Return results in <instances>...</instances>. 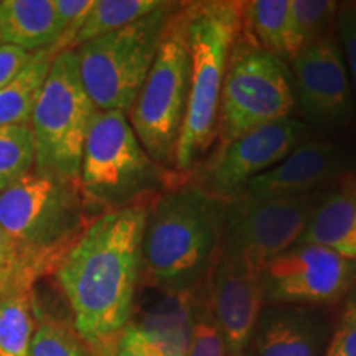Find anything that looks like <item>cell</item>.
<instances>
[{
  "mask_svg": "<svg viewBox=\"0 0 356 356\" xmlns=\"http://www.w3.org/2000/svg\"><path fill=\"white\" fill-rule=\"evenodd\" d=\"M147 207L101 213L56 267V279L84 343L106 340L126 327L142 275Z\"/></svg>",
  "mask_w": 356,
  "mask_h": 356,
  "instance_id": "6da1fadb",
  "label": "cell"
},
{
  "mask_svg": "<svg viewBox=\"0 0 356 356\" xmlns=\"http://www.w3.org/2000/svg\"><path fill=\"white\" fill-rule=\"evenodd\" d=\"M226 204L191 180L152 200L142 234V275L150 286H202L220 249Z\"/></svg>",
  "mask_w": 356,
  "mask_h": 356,
  "instance_id": "7a4b0ae2",
  "label": "cell"
},
{
  "mask_svg": "<svg viewBox=\"0 0 356 356\" xmlns=\"http://www.w3.org/2000/svg\"><path fill=\"white\" fill-rule=\"evenodd\" d=\"M243 3H185L190 53V96L175 152V170L188 173L216 142V119L231 47L243 30Z\"/></svg>",
  "mask_w": 356,
  "mask_h": 356,
  "instance_id": "3957f363",
  "label": "cell"
},
{
  "mask_svg": "<svg viewBox=\"0 0 356 356\" xmlns=\"http://www.w3.org/2000/svg\"><path fill=\"white\" fill-rule=\"evenodd\" d=\"M184 175L149 157L126 113L96 111L79 170V190L86 207L108 213L145 204L152 195L184 184Z\"/></svg>",
  "mask_w": 356,
  "mask_h": 356,
  "instance_id": "277c9868",
  "label": "cell"
},
{
  "mask_svg": "<svg viewBox=\"0 0 356 356\" xmlns=\"http://www.w3.org/2000/svg\"><path fill=\"white\" fill-rule=\"evenodd\" d=\"M78 184L30 172L0 193V226L44 275L86 228Z\"/></svg>",
  "mask_w": 356,
  "mask_h": 356,
  "instance_id": "5b68a950",
  "label": "cell"
},
{
  "mask_svg": "<svg viewBox=\"0 0 356 356\" xmlns=\"http://www.w3.org/2000/svg\"><path fill=\"white\" fill-rule=\"evenodd\" d=\"M178 7L180 2H163L149 15L74 50L83 86L97 111L129 113Z\"/></svg>",
  "mask_w": 356,
  "mask_h": 356,
  "instance_id": "8992f818",
  "label": "cell"
},
{
  "mask_svg": "<svg viewBox=\"0 0 356 356\" xmlns=\"http://www.w3.org/2000/svg\"><path fill=\"white\" fill-rule=\"evenodd\" d=\"M296 108L291 68L241 30L231 47L216 119L218 147L266 124L291 118Z\"/></svg>",
  "mask_w": 356,
  "mask_h": 356,
  "instance_id": "52a82bcc",
  "label": "cell"
},
{
  "mask_svg": "<svg viewBox=\"0 0 356 356\" xmlns=\"http://www.w3.org/2000/svg\"><path fill=\"white\" fill-rule=\"evenodd\" d=\"M190 96V53L185 3L168 24L152 68L129 109L137 139L160 167L175 170V152ZM177 172V170H175Z\"/></svg>",
  "mask_w": 356,
  "mask_h": 356,
  "instance_id": "ba28073f",
  "label": "cell"
},
{
  "mask_svg": "<svg viewBox=\"0 0 356 356\" xmlns=\"http://www.w3.org/2000/svg\"><path fill=\"white\" fill-rule=\"evenodd\" d=\"M96 111L79 76L76 53H56L30 122L33 172L79 185L84 144Z\"/></svg>",
  "mask_w": 356,
  "mask_h": 356,
  "instance_id": "9c48e42d",
  "label": "cell"
},
{
  "mask_svg": "<svg viewBox=\"0 0 356 356\" xmlns=\"http://www.w3.org/2000/svg\"><path fill=\"white\" fill-rule=\"evenodd\" d=\"M315 203L312 195L231 200L226 204L218 256L261 274L270 261L299 241Z\"/></svg>",
  "mask_w": 356,
  "mask_h": 356,
  "instance_id": "30bf717a",
  "label": "cell"
},
{
  "mask_svg": "<svg viewBox=\"0 0 356 356\" xmlns=\"http://www.w3.org/2000/svg\"><path fill=\"white\" fill-rule=\"evenodd\" d=\"M314 131L300 119H280L218 147L191 181L213 197L231 202L252 178L262 175L310 140Z\"/></svg>",
  "mask_w": 356,
  "mask_h": 356,
  "instance_id": "8fae6325",
  "label": "cell"
},
{
  "mask_svg": "<svg viewBox=\"0 0 356 356\" xmlns=\"http://www.w3.org/2000/svg\"><path fill=\"white\" fill-rule=\"evenodd\" d=\"M356 280V261L317 244H293L261 273L264 300L280 305L337 302Z\"/></svg>",
  "mask_w": 356,
  "mask_h": 356,
  "instance_id": "7c38bea8",
  "label": "cell"
},
{
  "mask_svg": "<svg viewBox=\"0 0 356 356\" xmlns=\"http://www.w3.org/2000/svg\"><path fill=\"white\" fill-rule=\"evenodd\" d=\"M291 63L296 108L307 126L312 131L345 127L356 106L337 35L302 48Z\"/></svg>",
  "mask_w": 356,
  "mask_h": 356,
  "instance_id": "4fadbf2b",
  "label": "cell"
},
{
  "mask_svg": "<svg viewBox=\"0 0 356 356\" xmlns=\"http://www.w3.org/2000/svg\"><path fill=\"white\" fill-rule=\"evenodd\" d=\"M204 292L228 355L248 350L266 302L261 274L216 254L204 279Z\"/></svg>",
  "mask_w": 356,
  "mask_h": 356,
  "instance_id": "5bb4252c",
  "label": "cell"
},
{
  "mask_svg": "<svg viewBox=\"0 0 356 356\" xmlns=\"http://www.w3.org/2000/svg\"><path fill=\"white\" fill-rule=\"evenodd\" d=\"M346 167L348 160L337 144L310 139L274 168L252 178L239 197L266 200L312 195L317 186L343 173Z\"/></svg>",
  "mask_w": 356,
  "mask_h": 356,
  "instance_id": "9a60e30c",
  "label": "cell"
},
{
  "mask_svg": "<svg viewBox=\"0 0 356 356\" xmlns=\"http://www.w3.org/2000/svg\"><path fill=\"white\" fill-rule=\"evenodd\" d=\"M200 287L157 289V296L127 322L137 340L155 356L188 355Z\"/></svg>",
  "mask_w": 356,
  "mask_h": 356,
  "instance_id": "2e32d148",
  "label": "cell"
},
{
  "mask_svg": "<svg viewBox=\"0 0 356 356\" xmlns=\"http://www.w3.org/2000/svg\"><path fill=\"white\" fill-rule=\"evenodd\" d=\"M254 337L259 356H317L325 328L317 315L289 305L261 314Z\"/></svg>",
  "mask_w": 356,
  "mask_h": 356,
  "instance_id": "e0dca14e",
  "label": "cell"
},
{
  "mask_svg": "<svg viewBox=\"0 0 356 356\" xmlns=\"http://www.w3.org/2000/svg\"><path fill=\"white\" fill-rule=\"evenodd\" d=\"M61 40L53 0H2L0 44L35 53L55 48ZM56 50V48H55Z\"/></svg>",
  "mask_w": 356,
  "mask_h": 356,
  "instance_id": "ac0fdd59",
  "label": "cell"
},
{
  "mask_svg": "<svg viewBox=\"0 0 356 356\" xmlns=\"http://www.w3.org/2000/svg\"><path fill=\"white\" fill-rule=\"evenodd\" d=\"M296 244H317L356 261V191H333L317 200Z\"/></svg>",
  "mask_w": 356,
  "mask_h": 356,
  "instance_id": "d6986e66",
  "label": "cell"
},
{
  "mask_svg": "<svg viewBox=\"0 0 356 356\" xmlns=\"http://www.w3.org/2000/svg\"><path fill=\"white\" fill-rule=\"evenodd\" d=\"M241 15L244 32L286 63L300 51L292 22L291 0H252L243 3Z\"/></svg>",
  "mask_w": 356,
  "mask_h": 356,
  "instance_id": "ffe728a7",
  "label": "cell"
},
{
  "mask_svg": "<svg viewBox=\"0 0 356 356\" xmlns=\"http://www.w3.org/2000/svg\"><path fill=\"white\" fill-rule=\"evenodd\" d=\"M56 53L55 48L32 53L20 73L0 89V126H30Z\"/></svg>",
  "mask_w": 356,
  "mask_h": 356,
  "instance_id": "44dd1931",
  "label": "cell"
},
{
  "mask_svg": "<svg viewBox=\"0 0 356 356\" xmlns=\"http://www.w3.org/2000/svg\"><path fill=\"white\" fill-rule=\"evenodd\" d=\"M162 3V0H95L71 38L68 50L121 30L157 10Z\"/></svg>",
  "mask_w": 356,
  "mask_h": 356,
  "instance_id": "7402d4cb",
  "label": "cell"
},
{
  "mask_svg": "<svg viewBox=\"0 0 356 356\" xmlns=\"http://www.w3.org/2000/svg\"><path fill=\"white\" fill-rule=\"evenodd\" d=\"M33 310V286H19L0 297V356H30Z\"/></svg>",
  "mask_w": 356,
  "mask_h": 356,
  "instance_id": "603a6c76",
  "label": "cell"
},
{
  "mask_svg": "<svg viewBox=\"0 0 356 356\" xmlns=\"http://www.w3.org/2000/svg\"><path fill=\"white\" fill-rule=\"evenodd\" d=\"M35 139L30 126H0V193L33 172Z\"/></svg>",
  "mask_w": 356,
  "mask_h": 356,
  "instance_id": "cb8c5ba5",
  "label": "cell"
},
{
  "mask_svg": "<svg viewBox=\"0 0 356 356\" xmlns=\"http://www.w3.org/2000/svg\"><path fill=\"white\" fill-rule=\"evenodd\" d=\"M340 3L332 0H291L293 29L300 50L332 35Z\"/></svg>",
  "mask_w": 356,
  "mask_h": 356,
  "instance_id": "d4e9b609",
  "label": "cell"
},
{
  "mask_svg": "<svg viewBox=\"0 0 356 356\" xmlns=\"http://www.w3.org/2000/svg\"><path fill=\"white\" fill-rule=\"evenodd\" d=\"M30 356H91L76 330L60 320L44 317L35 328Z\"/></svg>",
  "mask_w": 356,
  "mask_h": 356,
  "instance_id": "484cf974",
  "label": "cell"
},
{
  "mask_svg": "<svg viewBox=\"0 0 356 356\" xmlns=\"http://www.w3.org/2000/svg\"><path fill=\"white\" fill-rule=\"evenodd\" d=\"M186 356H228L225 338L213 317L204 292V282L198 292L197 304L193 312V328Z\"/></svg>",
  "mask_w": 356,
  "mask_h": 356,
  "instance_id": "4316f807",
  "label": "cell"
},
{
  "mask_svg": "<svg viewBox=\"0 0 356 356\" xmlns=\"http://www.w3.org/2000/svg\"><path fill=\"white\" fill-rule=\"evenodd\" d=\"M0 275L33 284V286L42 277L37 267L22 252V249L12 241L10 236L3 231L2 226H0Z\"/></svg>",
  "mask_w": 356,
  "mask_h": 356,
  "instance_id": "83f0119b",
  "label": "cell"
},
{
  "mask_svg": "<svg viewBox=\"0 0 356 356\" xmlns=\"http://www.w3.org/2000/svg\"><path fill=\"white\" fill-rule=\"evenodd\" d=\"M337 38L343 53L356 106V2L343 3L338 10Z\"/></svg>",
  "mask_w": 356,
  "mask_h": 356,
  "instance_id": "f1b7e54d",
  "label": "cell"
},
{
  "mask_svg": "<svg viewBox=\"0 0 356 356\" xmlns=\"http://www.w3.org/2000/svg\"><path fill=\"white\" fill-rule=\"evenodd\" d=\"M88 348L91 351V356H155L137 340L127 325L114 337L89 343Z\"/></svg>",
  "mask_w": 356,
  "mask_h": 356,
  "instance_id": "f546056e",
  "label": "cell"
},
{
  "mask_svg": "<svg viewBox=\"0 0 356 356\" xmlns=\"http://www.w3.org/2000/svg\"><path fill=\"white\" fill-rule=\"evenodd\" d=\"M325 356H356V296L346 305Z\"/></svg>",
  "mask_w": 356,
  "mask_h": 356,
  "instance_id": "4dcf8cb0",
  "label": "cell"
},
{
  "mask_svg": "<svg viewBox=\"0 0 356 356\" xmlns=\"http://www.w3.org/2000/svg\"><path fill=\"white\" fill-rule=\"evenodd\" d=\"M32 53L20 50L12 44H0V89L12 81L20 70L29 63Z\"/></svg>",
  "mask_w": 356,
  "mask_h": 356,
  "instance_id": "1f68e13d",
  "label": "cell"
},
{
  "mask_svg": "<svg viewBox=\"0 0 356 356\" xmlns=\"http://www.w3.org/2000/svg\"><path fill=\"white\" fill-rule=\"evenodd\" d=\"M19 286H33V284L22 282V280H17L13 277H6V275H0V297H2L3 293H7L8 291H12V289H15Z\"/></svg>",
  "mask_w": 356,
  "mask_h": 356,
  "instance_id": "d6a6232c",
  "label": "cell"
},
{
  "mask_svg": "<svg viewBox=\"0 0 356 356\" xmlns=\"http://www.w3.org/2000/svg\"><path fill=\"white\" fill-rule=\"evenodd\" d=\"M228 356H254V355H252L251 351L243 350V351H238V353H231V355H228Z\"/></svg>",
  "mask_w": 356,
  "mask_h": 356,
  "instance_id": "836d02e7",
  "label": "cell"
},
{
  "mask_svg": "<svg viewBox=\"0 0 356 356\" xmlns=\"http://www.w3.org/2000/svg\"><path fill=\"white\" fill-rule=\"evenodd\" d=\"M0 2H2V0H0Z\"/></svg>",
  "mask_w": 356,
  "mask_h": 356,
  "instance_id": "e575fe53",
  "label": "cell"
}]
</instances>
